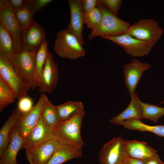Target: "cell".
Returning a JSON list of instances; mask_svg holds the SVG:
<instances>
[{
  "mask_svg": "<svg viewBox=\"0 0 164 164\" xmlns=\"http://www.w3.org/2000/svg\"><path fill=\"white\" fill-rule=\"evenodd\" d=\"M53 1V0H27L26 6L29 8L34 15Z\"/></svg>",
  "mask_w": 164,
  "mask_h": 164,
  "instance_id": "31",
  "label": "cell"
},
{
  "mask_svg": "<svg viewBox=\"0 0 164 164\" xmlns=\"http://www.w3.org/2000/svg\"><path fill=\"white\" fill-rule=\"evenodd\" d=\"M17 96L10 87L0 77V111L13 103Z\"/></svg>",
  "mask_w": 164,
  "mask_h": 164,
  "instance_id": "28",
  "label": "cell"
},
{
  "mask_svg": "<svg viewBox=\"0 0 164 164\" xmlns=\"http://www.w3.org/2000/svg\"><path fill=\"white\" fill-rule=\"evenodd\" d=\"M61 144L55 138L47 141L29 149H26L33 164H45Z\"/></svg>",
  "mask_w": 164,
  "mask_h": 164,
  "instance_id": "15",
  "label": "cell"
},
{
  "mask_svg": "<svg viewBox=\"0 0 164 164\" xmlns=\"http://www.w3.org/2000/svg\"><path fill=\"white\" fill-rule=\"evenodd\" d=\"M141 119H149L156 123L158 119L164 115V108L141 101Z\"/></svg>",
  "mask_w": 164,
  "mask_h": 164,
  "instance_id": "27",
  "label": "cell"
},
{
  "mask_svg": "<svg viewBox=\"0 0 164 164\" xmlns=\"http://www.w3.org/2000/svg\"><path fill=\"white\" fill-rule=\"evenodd\" d=\"M18 100L17 108L22 114L28 113L34 107L33 101L29 97L25 96Z\"/></svg>",
  "mask_w": 164,
  "mask_h": 164,
  "instance_id": "32",
  "label": "cell"
},
{
  "mask_svg": "<svg viewBox=\"0 0 164 164\" xmlns=\"http://www.w3.org/2000/svg\"><path fill=\"white\" fill-rule=\"evenodd\" d=\"M49 52L48 49V43L45 39L38 50L36 55L35 79L38 86Z\"/></svg>",
  "mask_w": 164,
  "mask_h": 164,
  "instance_id": "26",
  "label": "cell"
},
{
  "mask_svg": "<svg viewBox=\"0 0 164 164\" xmlns=\"http://www.w3.org/2000/svg\"><path fill=\"white\" fill-rule=\"evenodd\" d=\"M15 51L12 37L5 28L0 24V55L9 60Z\"/></svg>",
  "mask_w": 164,
  "mask_h": 164,
  "instance_id": "25",
  "label": "cell"
},
{
  "mask_svg": "<svg viewBox=\"0 0 164 164\" xmlns=\"http://www.w3.org/2000/svg\"><path fill=\"white\" fill-rule=\"evenodd\" d=\"M131 97V101L128 106L121 113L110 120L111 123L119 125L124 121L132 119L141 120V101L138 96L136 91Z\"/></svg>",
  "mask_w": 164,
  "mask_h": 164,
  "instance_id": "19",
  "label": "cell"
},
{
  "mask_svg": "<svg viewBox=\"0 0 164 164\" xmlns=\"http://www.w3.org/2000/svg\"><path fill=\"white\" fill-rule=\"evenodd\" d=\"M0 77L16 94L18 100L26 96L30 86L16 73L9 60L0 55Z\"/></svg>",
  "mask_w": 164,
  "mask_h": 164,
  "instance_id": "6",
  "label": "cell"
},
{
  "mask_svg": "<svg viewBox=\"0 0 164 164\" xmlns=\"http://www.w3.org/2000/svg\"><path fill=\"white\" fill-rule=\"evenodd\" d=\"M54 138L53 128L44 125L41 118L39 123L23 138L21 149H31Z\"/></svg>",
  "mask_w": 164,
  "mask_h": 164,
  "instance_id": "16",
  "label": "cell"
},
{
  "mask_svg": "<svg viewBox=\"0 0 164 164\" xmlns=\"http://www.w3.org/2000/svg\"><path fill=\"white\" fill-rule=\"evenodd\" d=\"M127 157L125 140L119 137L104 145L99 153V160L100 164H123Z\"/></svg>",
  "mask_w": 164,
  "mask_h": 164,
  "instance_id": "7",
  "label": "cell"
},
{
  "mask_svg": "<svg viewBox=\"0 0 164 164\" xmlns=\"http://www.w3.org/2000/svg\"><path fill=\"white\" fill-rule=\"evenodd\" d=\"M67 1L70 13V19L66 29L76 36L83 45L84 40L82 31L84 22L82 0H68Z\"/></svg>",
  "mask_w": 164,
  "mask_h": 164,
  "instance_id": "14",
  "label": "cell"
},
{
  "mask_svg": "<svg viewBox=\"0 0 164 164\" xmlns=\"http://www.w3.org/2000/svg\"><path fill=\"white\" fill-rule=\"evenodd\" d=\"M26 158L27 161L29 162L30 164H33L30 158L27 156H26Z\"/></svg>",
  "mask_w": 164,
  "mask_h": 164,
  "instance_id": "38",
  "label": "cell"
},
{
  "mask_svg": "<svg viewBox=\"0 0 164 164\" xmlns=\"http://www.w3.org/2000/svg\"><path fill=\"white\" fill-rule=\"evenodd\" d=\"M99 4L107 6L110 11L117 16L121 4V0H99Z\"/></svg>",
  "mask_w": 164,
  "mask_h": 164,
  "instance_id": "33",
  "label": "cell"
},
{
  "mask_svg": "<svg viewBox=\"0 0 164 164\" xmlns=\"http://www.w3.org/2000/svg\"><path fill=\"white\" fill-rule=\"evenodd\" d=\"M144 161L145 164H164V163L162 161L158 155Z\"/></svg>",
  "mask_w": 164,
  "mask_h": 164,
  "instance_id": "36",
  "label": "cell"
},
{
  "mask_svg": "<svg viewBox=\"0 0 164 164\" xmlns=\"http://www.w3.org/2000/svg\"><path fill=\"white\" fill-rule=\"evenodd\" d=\"M19 164V163H17V164Z\"/></svg>",
  "mask_w": 164,
  "mask_h": 164,
  "instance_id": "40",
  "label": "cell"
},
{
  "mask_svg": "<svg viewBox=\"0 0 164 164\" xmlns=\"http://www.w3.org/2000/svg\"><path fill=\"white\" fill-rule=\"evenodd\" d=\"M20 114L17 107L0 129V156L4 152L10 142Z\"/></svg>",
  "mask_w": 164,
  "mask_h": 164,
  "instance_id": "18",
  "label": "cell"
},
{
  "mask_svg": "<svg viewBox=\"0 0 164 164\" xmlns=\"http://www.w3.org/2000/svg\"><path fill=\"white\" fill-rule=\"evenodd\" d=\"M102 17L100 9L96 7L89 12H84V22L92 32L94 31L100 23Z\"/></svg>",
  "mask_w": 164,
  "mask_h": 164,
  "instance_id": "29",
  "label": "cell"
},
{
  "mask_svg": "<svg viewBox=\"0 0 164 164\" xmlns=\"http://www.w3.org/2000/svg\"><path fill=\"white\" fill-rule=\"evenodd\" d=\"M163 32L157 21L152 19H145L139 20L130 26L125 33L153 46Z\"/></svg>",
  "mask_w": 164,
  "mask_h": 164,
  "instance_id": "5",
  "label": "cell"
},
{
  "mask_svg": "<svg viewBox=\"0 0 164 164\" xmlns=\"http://www.w3.org/2000/svg\"><path fill=\"white\" fill-rule=\"evenodd\" d=\"M59 75L58 64L49 52L38 84L39 92L42 94L52 92L57 85Z\"/></svg>",
  "mask_w": 164,
  "mask_h": 164,
  "instance_id": "11",
  "label": "cell"
},
{
  "mask_svg": "<svg viewBox=\"0 0 164 164\" xmlns=\"http://www.w3.org/2000/svg\"><path fill=\"white\" fill-rule=\"evenodd\" d=\"M122 47L128 54L134 57H143L150 52L153 46L125 33L114 36H103Z\"/></svg>",
  "mask_w": 164,
  "mask_h": 164,
  "instance_id": "9",
  "label": "cell"
},
{
  "mask_svg": "<svg viewBox=\"0 0 164 164\" xmlns=\"http://www.w3.org/2000/svg\"><path fill=\"white\" fill-rule=\"evenodd\" d=\"M123 164H145L144 161L127 157L125 159Z\"/></svg>",
  "mask_w": 164,
  "mask_h": 164,
  "instance_id": "37",
  "label": "cell"
},
{
  "mask_svg": "<svg viewBox=\"0 0 164 164\" xmlns=\"http://www.w3.org/2000/svg\"><path fill=\"white\" fill-rule=\"evenodd\" d=\"M37 52L22 50L16 51L9 60L16 73L32 90L38 87L35 79V60Z\"/></svg>",
  "mask_w": 164,
  "mask_h": 164,
  "instance_id": "2",
  "label": "cell"
},
{
  "mask_svg": "<svg viewBox=\"0 0 164 164\" xmlns=\"http://www.w3.org/2000/svg\"><path fill=\"white\" fill-rule=\"evenodd\" d=\"M45 37L44 27L33 19L26 29H22L20 36L21 49L37 51Z\"/></svg>",
  "mask_w": 164,
  "mask_h": 164,
  "instance_id": "10",
  "label": "cell"
},
{
  "mask_svg": "<svg viewBox=\"0 0 164 164\" xmlns=\"http://www.w3.org/2000/svg\"><path fill=\"white\" fill-rule=\"evenodd\" d=\"M82 7L84 13L91 11L99 4V0H82Z\"/></svg>",
  "mask_w": 164,
  "mask_h": 164,
  "instance_id": "34",
  "label": "cell"
},
{
  "mask_svg": "<svg viewBox=\"0 0 164 164\" xmlns=\"http://www.w3.org/2000/svg\"><path fill=\"white\" fill-rule=\"evenodd\" d=\"M163 103H164V100L163 101H162V102H161L159 104H161Z\"/></svg>",
  "mask_w": 164,
  "mask_h": 164,
  "instance_id": "39",
  "label": "cell"
},
{
  "mask_svg": "<svg viewBox=\"0 0 164 164\" xmlns=\"http://www.w3.org/2000/svg\"><path fill=\"white\" fill-rule=\"evenodd\" d=\"M82 149L61 145L45 164H62L71 159L81 157Z\"/></svg>",
  "mask_w": 164,
  "mask_h": 164,
  "instance_id": "20",
  "label": "cell"
},
{
  "mask_svg": "<svg viewBox=\"0 0 164 164\" xmlns=\"http://www.w3.org/2000/svg\"><path fill=\"white\" fill-rule=\"evenodd\" d=\"M150 67V64L142 63L137 59H133L130 63L124 65V84L130 96L136 91L137 86L144 72Z\"/></svg>",
  "mask_w": 164,
  "mask_h": 164,
  "instance_id": "12",
  "label": "cell"
},
{
  "mask_svg": "<svg viewBox=\"0 0 164 164\" xmlns=\"http://www.w3.org/2000/svg\"><path fill=\"white\" fill-rule=\"evenodd\" d=\"M41 118L44 125L52 128L60 121L55 106L51 103L48 97L44 94Z\"/></svg>",
  "mask_w": 164,
  "mask_h": 164,
  "instance_id": "23",
  "label": "cell"
},
{
  "mask_svg": "<svg viewBox=\"0 0 164 164\" xmlns=\"http://www.w3.org/2000/svg\"><path fill=\"white\" fill-rule=\"evenodd\" d=\"M23 138L19 135L16 127L10 142L2 155L0 156V164H16V156L21 149Z\"/></svg>",
  "mask_w": 164,
  "mask_h": 164,
  "instance_id": "21",
  "label": "cell"
},
{
  "mask_svg": "<svg viewBox=\"0 0 164 164\" xmlns=\"http://www.w3.org/2000/svg\"><path fill=\"white\" fill-rule=\"evenodd\" d=\"M0 24L5 28L12 37L16 51L21 50L20 36L22 29L15 18V10L8 0H0Z\"/></svg>",
  "mask_w": 164,
  "mask_h": 164,
  "instance_id": "8",
  "label": "cell"
},
{
  "mask_svg": "<svg viewBox=\"0 0 164 164\" xmlns=\"http://www.w3.org/2000/svg\"><path fill=\"white\" fill-rule=\"evenodd\" d=\"M85 115L84 109L69 119L58 122L53 128L54 138L61 145L82 149L84 142L80 129L82 119Z\"/></svg>",
  "mask_w": 164,
  "mask_h": 164,
  "instance_id": "1",
  "label": "cell"
},
{
  "mask_svg": "<svg viewBox=\"0 0 164 164\" xmlns=\"http://www.w3.org/2000/svg\"><path fill=\"white\" fill-rule=\"evenodd\" d=\"M17 21L22 29H26L33 20V15L28 7L25 6L15 11Z\"/></svg>",
  "mask_w": 164,
  "mask_h": 164,
  "instance_id": "30",
  "label": "cell"
},
{
  "mask_svg": "<svg viewBox=\"0 0 164 164\" xmlns=\"http://www.w3.org/2000/svg\"><path fill=\"white\" fill-rule=\"evenodd\" d=\"M55 108L60 121L67 120L84 109L83 103L78 101H69L55 106Z\"/></svg>",
  "mask_w": 164,
  "mask_h": 164,
  "instance_id": "24",
  "label": "cell"
},
{
  "mask_svg": "<svg viewBox=\"0 0 164 164\" xmlns=\"http://www.w3.org/2000/svg\"><path fill=\"white\" fill-rule=\"evenodd\" d=\"M77 38L66 29H63L56 34L54 50L60 57L72 60L85 56V50Z\"/></svg>",
  "mask_w": 164,
  "mask_h": 164,
  "instance_id": "4",
  "label": "cell"
},
{
  "mask_svg": "<svg viewBox=\"0 0 164 164\" xmlns=\"http://www.w3.org/2000/svg\"><path fill=\"white\" fill-rule=\"evenodd\" d=\"M102 15L100 23L97 28L88 35L91 39L97 36L111 37L125 33L130 26V23L118 18L104 5H97Z\"/></svg>",
  "mask_w": 164,
  "mask_h": 164,
  "instance_id": "3",
  "label": "cell"
},
{
  "mask_svg": "<svg viewBox=\"0 0 164 164\" xmlns=\"http://www.w3.org/2000/svg\"><path fill=\"white\" fill-rule=\"evenodd\" d=\"M125 128L132 130L149 132L157 136L164 137V125L151 126L143 123L137 119H132L124 121L119 124Z\"/></svg>",
  "mask_w": 164,
  "mask_h": 164,
  "instance_id": "22",
  "label": "cell"
},
{
  "mask_svg": "<svg viewBox=\"0 0 164 164\" xmlns=\"http://www.w3.org/2000/svg\"></svg>",
  "mask_w": 164,
  "mask_h": 164,
  "instance_id": "41",
  "label": "cell"
},
{
  "mask_svg": "<svg viewBox=\"0 0 164 164\" xmlns=\"http://www.w3.org/2000/svg\"><path fill=\"white\" fill-rule=\"evenodd\" d=\"M8 1L12 8L15 11L24 7L27 0H8Z\"/></svg>",
  "mask_w": 164,
  "mask_h": 164,
  "instance_id": "35",
  "label": "cell"
},
{
  "mask_svg": "<svg viewBox=\"0 0 164 164\" xmlns=\"http://www.w3.org/2000/svg\"><path fill=\"white\" fill-rule=\"evenodd\" d=\"M43 101L44 94H42L30 111L24 114L21 113L16 127L19 135L23 138L26 137L40 120Z\"/></svg>",
  "mask_w": 164,
  "mask_h": 164,
  "instance_id": "13",
  "label": "cell"
},
{
  "mask_svg": "<svg viewBox=\"0 0 164 164\" xmlns=\"http://www.w3.org/2000/svg\"><path fill=\"white\" fill-rule=\"evenodd\" d=\"M125 146L127 156L131 158L145 161L158 155L156 150L144 142L125 140Z\"/></svg>",
  "mask_w": 164,
  "mask_h": 164,
  "instance_id": "17",
  "label": "cell"
}]
</instances>
